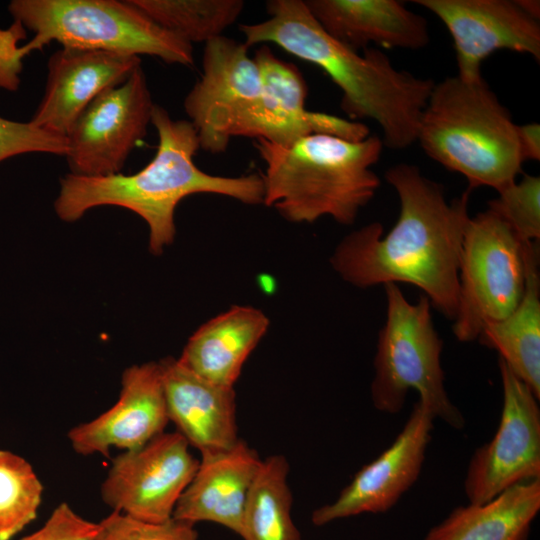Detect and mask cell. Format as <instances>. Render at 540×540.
I'll return each instance as SVG.
<instances>
[{
  "instance_id": "cell-23",
  "label": "cell",
  "mask_w": 540,
  "mask_h": 540,
  "mask_svg": "<svg viewBox=\"0 0 540 540\" xmlns=\"http://www.w3.org/2000/svg\"><path fill=\"white\" fill-rule=\"evenodd\" d=\"M289 463L275 454L262 460L252 484L242 521L244 540H301L291 508Z\"/></svg>"
},
{
  "instance_id": "cell-1",
  "label": "cell",
  "mask_w": 540,
  "mask_h": 540,
  "mask_svg": "<svg viewBox=\"0 0 540 540\" xmlns=\"http://www.w3.org/2000/svg\"><path fill=\"white\" fill-rule=\"evenodd\" d=\"M385 179L399 199L395 225L386 235L380 222L351 232L335 248L331 265L344 281L360 288L416 286L434 309L454 320L471 189L448 202L442 185L408 163L391 166Z\"/></svg>"
},
{
  "instance_id": "cell-16",
  "label": "cell",
  "mask_w": 540,
  "mask_h": 540,
  "mask_svg": "<svg viewBox=\"0 0 540 540\" xmlns=\"http://www.w3.org/2000/svg\"><path fill=\"white\" fill-rule=\"evenodd\" d=\"M141 65L139 56L61 48L48 60L43 97L30 122L66 137L86 108L102 93L123 83Z\"/></svg>"
},
{
  "instance_id": "cell-20",
  "label": "cell",
  "mask_w": 540,
  "mask_h": 540,
  "mask_svg": "<svg viewBox=\"0 0 540 540\" xmlns=\"http://www.w3.org/2000/svg\"><path fill=\"white\" fill-rule=\"evenodd\" d=\"M268 327L262 311L233 306L199 327L177 360L212 383L233 387Z\"/></svg>"
},
{
  "instance_id": "cell-18",
  "label": "cell",
  "mask_w": 540,
  "mask_h": 540,
  "mask_svg": "<svg viewBox=\"0 0 540 540\" xmlns=\"http://www.w3.org/2000/svg\"><path fill=\"white\" fill-rule=\"evenodd\" d=\"M262 460L240 439L233 447L201 455L172 518L191 525L213 522L240 536L246 502Z\"/></svg>"
},
{
  "instance_id": "cell-12",
  "label": "cell",
  "mask_w": 540,
  "mask_h": 540,
  "mask_svg": "<svg viewBox=\"0 0 540 540\" xmlns=\"http://www.w3.org/2000/svg\"><path fill=\"white\" fill-rule=\"evenodd\" d=\"M154 105L140 65L123 83L99 95L66 136L69 173H120L134 147L145 137Z\"/></svg>"
},
{
  "instance_id": "cell-25",
  "label": "cell",
  "mask_w": 540,
  "mask_h": 540,
  "mask_svg": "<svg viewBox=\"0 0 540 540\" xmlns=\"http://www.w3.org/2000/svg\"><path fill=\"white\" fill-rule=\"evenodd\" d=\"M43 485L31 464L0 450V540H11L37 518Z\"/></svg>"
},
{
  "instance_id": "cell-21",
  "label": "cell",
  "mask_w": 540,
  "mask_h": 540,
  "mask_svg": "<svg viewBox=\"0 0 540 540\" xmlns=\"http://www.w3.org/2000/svg\"><path fill=\"white\" fill-rule=\"evenodd\" d=\"M525 291L506 318L487 323L477 339L499 358L540 399V276L539 242L524 243Z\"/></svg>"
},
{
  "instance_id": "cell-14",
  "label": "cell",
  "mask_w": 540,
  "mask_h": 540,
  "mask_svg": "<svg viewBox=\"0 0 540 540\" xmlns=\"http://www.w3.org/2000/svg\"><path fill=\"white\" fill-rule=\"evenodd\" d=\"M434 417L417 401L393 443L363 466L331 503L315 509L312 523L323 526L364 513H384L417 481L431 439Z\"/></svg>"
},
{
  "instance_id": "cell-19",
  "label": "cell",
  "mask_w": 540,
  "mask_h": 540,
  "mask_svg": "<svg viewBox=\"0 0 540 540\" xmlns=\"http://www.w3.org/2000/svg\"><path fill=\"white\" fill-rule=\"evenodd\" d=\"M304 2L327 34L355 51L371 44L416 50L430 41L426 19L396 0Z\"/></svg>"
},
{
  "instance_id": "cell-24",
  "label": "cell",
  "mask_w": 540,
  "mask_h": 540,
  "mask_svg": "<svg viewBox=\"0 0 540 540\" xmlns=\"http://www.w3.org/2000/svg\"><path fill=\"white\" fill-rule=\"evenodd\" d=\"M156 24L192 45L222 36L241 15V0H131Z\"/></svg>"
},
{
  "instance_id": "cell-15",
  "label": "cell",
  "mask_w": 540,
  "mask_h": 540,
  "mask_svg": "<svg viewBox=\"0 0 540 540\" xmlns=\"http://www.w3.org/2000/svg\"><path fill=\"white\" fill-rule=\"evenodd\" d=\"M168 422L161 366L148 362L126 368L117 402L95 419L70 429L68 439L80 455L108 457L112 447L128 451L145 445L165 432Z\"/></svg>"
},
{
  "instance_id": "cell-13",
  "label": "cell",
  "mask_w": 540,
  "mask_h": 540,
  "mask_svg": "<svg viewBox=\"0 0 540 540\" xmlns=\"http://www.w3.org/2000/svg\"><path fill=\"white\" fill-rule=\"evenodd\" d=\"M443 22L455 49L458 72L465 80L483 77V61L498 50L540 60L539 20L516 0H415Z\"/></svg>"
},
{
  "instance_id": "cell-26",
  "label": "cell",
  "mask_w": 540,
  "mask_h": 540,
  "mask_svg": "<svg viewBox=\"0 0 540 540\" xmlns=\"http://www.w3.org/2000/svg\"><path fill=\"white\" fill-rule=\"evenodd\" d=\"M488 209L503 219L521 242L540 239V178L524 174L521 181L512 182L497 191Z\"/></svg>"
},
{
  "instance_id": "cell-3",
  "label": "cell",
  "mask_w": 540,
  "mask_h": 540,
  "mask_svg": "<svg viewBox=\"0 0 540 540\" xmlns=\"http://www.w3.org/2000/svg\"><path fill=\"white\" fill-rule=\"evenodd\" d=\"M151 124L158 135L157 151L140 171L104 176L67 173L60 179L54 209L61 220L77 221L98 206L126 208L147 223L149 250L159 255L174 241L177 205L192 194L211 193L247 205L263 204L261 176L212 175L196 166L194 156L200 145L190 121L174 120L165 108L155 104Z\"/></svg>"
},
{
  "instance_id": "cell-2",
  "label": "cell",
  "mask_w": 540,
  "mask_h": 540,
  "mask_svg": "<svg viewBox=\"0 0 540 540\" xmlns=\"http://www.w3.org/2000/svg\"><path fill=\"white\" fill-rule=\"evenodd\" d=\"M268 17L240 25L247 47L275 44L321 68L339 87L350 120L370 119L382 130L383 146L403 150L416 142L420 118L435 82L397 69L377 48L362 53L327 34L304 1L271 0Z\"/></svg>"
},
{
  "instance_id": "cell-28",
  "label": "cell",
  "mask_w": 540,
  "mask_h": 540,
  "mask_svg": "<svg viewBox=\"0 0 540 540\" xmlns=\"http://www.w3.org/2000/svg\"><path fill=\"white\" fill-rule=\"evenodd\" d=\"M100 523L105 540H199L194 525L173 518L155 524L113 511Z\"/></svg>"
},
{
  "instance_id": "cell-31",
  "label": "cell",
  "mask_w": 540,
  "mask_h": 540,
  "mask_svg": "<svg viewBox=\"0 0 540 540\" xmlns=\"http://www.w3.org/2000/svg\"><path fill=\"white\" fill-rule=\"evenodd\" d=\"M520 8L531 17L539 20L540 2L537 0H516Z\"/></svg>"
},
{
  "instance_id": "cell-22",
  "label": "cell",
  "mask_w": 540,
  "mask_h": 540,
  "mask_svg": "<svg viewBox=\"0 0 540 540\" xmlns=\"http://www.w3.org/2000/svg\"><path fill=\"white\" fill-rule=\"evenodd\" d=\"M540 510V479L515 484L482 504L455 508L423 540H527Z\"/></svg>"
},
{
  "instance_id": "cell-27",
  "label": "cell",
  "mask_w": 540,
  "mask_h": 540,
  "mask_svg": "<svg viewBox=\"0 0 540 540\" xmlns=\"http://www.w3.org/2000/svg\"><path fill=\"white\" fill-rule=\"evenodd\" d=\"M35 152L65 156L67 139L41 129L30 121L17 122L0 116V162Z\"/></svg>"
},
{
  "instance_id": "cell-11",
  "label": "cell",
  "mask_w": 540,
  "mask_h": 540,
  "mask_svg": "<svg viewBox=\"0 0 540 540\" xmlns=\"http://www.w3.org/2000/svg\"><path fill=\"white\" fill-rule=\"evenodd\" d=\"M503 404L493 438L469 462L464 491L469 504L485 503L509 487L540 479L539 399L501 360Z\"/></svg>"
},
{
  "instance_id": "cell-4",
  "label": "cell",
  "mask_w": 540,
  "mask_h": 540,
  "mask_svg": "<svg viewBox=\"0 0 540 540\" xmlns=\"http://www.w3.org/2000/svg\"><path fill=\"white\" fill-rule=\"evenodd\" d=\"M254 147L265 165L263 204L290 222L330 216L353 224L381 183L372 167L384 146L375 135L350 141L311 134L286 145L256 139Z\"/></svg>"
},
{
  "instance_id": "cell-30",
  "label": "cell",
  "mask_w": 540,
  "mask_h": 540,
  "mask_svg": "<svg viewBox=\"0 0 540 540\" xmlns=\"http://www.w3.org/2000/svg\"><path fill=\"white\" fill-rule=\"evenodd\" d=\"M518 141L522 159L540 160V125L527 123L517 125Z\"/></svg>"
},
{
  "instance_id": "cell-7",
  "label": "cell",
  "mask_w": 540,
  "mask_h": 540,
  "mask_svg": "<svg viewBox=\"0 0 540 540\" xmlns=\"http://www.w3.org/2000/svg\"><path fill=\"white\" fill-rule=\"evenodd\" d=\"M384 288L387 315L378 336L371 383L375 409L398 413L413 389L434 419L462 429L465 419L445 389L443 341L434 327L429 299L422 295L417 303H410L398 284H385Z\"/></svg>"
},
{
  "instance_id": "cell-5",
  "label": "cell",
  "mask_w": 540,
  "mask_h": 540,
  "mask_svg": "<svg viewBox=\"0 0 540 540\" xmlns=\"http://www.w3.org/2000/svg\"><path fill=\"white\" fill-rule=\"evenodd\" d=\"M416 141L429 158L464 176L471 190L499 191L522 172L517 124L483 77L435 83Z\"/></svg>"
},
{
  "instance_id": "cell-9",
  "label": "cell",
  "mask_w": 540,
  "mask_h": 540,
  "mask_svg": "<svg viewBox=\"0 0 540 540\" xmlns=\"http://www.w3.org/2000/svg\"><path fill=\"white\" fill-rule=\"evenodd\" d=\"M248 48L223 35L205 43L201 77L184 100L204 151L224 152L263 100L260 73Z\"/></svg>"
},
{
  "instance_id": "cell-10",
  "label": "cell",
  "mask_w": 540,
  "mask_h": 540,
  "mask_svg": "<svg viewBox=\"0 0 540 540\" xmlns=\"http://www.w3.org/2000/svg\"><path fill=\"white\" fill-rule=\"evenodd\" d=\"M185 438L163 432L112 460L101 498L113 511L148 523L172 519L175 506L199 466Z\"/></svg>"
},
{
  "instance_id": "cell-6",
  "label": "cell",
  "mask_w": 540,
  "mask_h": 540,
  "mask_svg": "<svg viewBox=\"0 0 540 540\" xmlns=\"http://www.w3.org/2000/svg\"><path fill=\"white\" fill-rule=\"evenodd\" d=\"M8 11L34 37L16 48L21 59L51 41L62 48L150 55L191 66L192 45L156 24L131 0H13Z\"/></svg>"
},
{
  "instance_id": "cell-29",
  "label": "cell",
  "mask_w": 540,
  "mask_h": 540,
  "mask_svg": "<svg viewBox=\"0 0 540 540\" xmlns=\"http://www.w3.org/2000/svg\"><path fill=\"white\" fill-rule=\"evenodd\" d=\"M20 540H105L101 523L77 514L69 504H59L37 531Z\"/></svg>"
},
{
  "instance_id": "cell-17",
  "label": "cell",
  "mask_w": 540,
  "mask_h": 540,
  "mask_svg": "<svg viewBox=\"0 0 540 540\" xmlns=\"http://www.w3.org/2000/svg\"><path fill=\"white\" fill-rule=\"evenodd\" d=\"M169 421L200 454L233 447L240 438L233 387L212 383L168 357L159 361Z\"/></svg>"
},
{
  "instance_id": "cell-8",
  "label": "cell",
  "mask_w": 540,
  "mask_h": 540,
  "mask_svg": "<svg viewBox=\"0 0 540 540\" xmlns=\"http://www.w3.org/2000/svg\"><path fill=\"white\" fill-rule=\"evenodd\" d=\"M524 291V242L496 213L479 212L463 237L454 336L460 342L476 340L485 324L516 309Z\"/></svg>"
}]
</instances>
